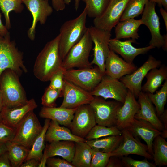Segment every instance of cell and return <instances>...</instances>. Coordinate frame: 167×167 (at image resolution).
<instances>
[{
    "instance_id": "cell-53",
    "label": "cell",
    "mask_w": 167,
    "mask_h": 167,
    "mask_svg": "<svg viewBox=\"0 0 167 167\" xmlns=\"http://www.w3.org/2000/svg\"><path fill=\"white\" fill-rule=\"evenodd\" d=\"M161 4L166 11H167V0H160Z\"/></svg>"
},
{
    "instance_id": "cell-52",
    "label": "cell",
    "mask_w": 167,
    "mask_h": 167,
    "mask_svg": "<svg viewBox=\"0 0 167 167\" xmlns=\"http://www.w3.org/2000/svg\"><path fill=\"white\" fill-rule=\"evenodd\" d=\"M7 151L6 143L0 142V155Z\"/></svg>"
},
{
    "instance_id": "cell-33",
    "label": "cell",
    "mask_w": 167,
    "mask_h": 167,
    "mask_svg": "<svg viewBox=\"0 0 167 167\" xmlns=\"http://www.w3.org/2000/svg\"><path fill=\"white\" fill-rule=\"evenodd\" d=\"M153 159L156 165H167V142L161 135L157 136L153 143Z\"/></svg>"
},
{
    "instance_id": "cell-48",
    "label": "cell",
    "mask_w": 167,
    "mask_h": 167,
    "mask_svg": "<svg viewBox=\"0 0 167 167\" xmlns=\"http://www.w3.org/2000/svg\"><path fill=\"white\" fill-rule=\"evenodd\" d=\"M54 9L57 11H62L66 7V4L62 0H51Z\"/></svg>"
},
{
    "instance_id": "cell-10",
    "label": "cell",
    "mask_w": 167,
    "mask_h": 167,
    "mask_svg": "<svg viewBox=\"0 0 167 167\" xmlns=\"http://www.w3.org/2000/svg\"><path fill=\"white\" fill-rule=\"evenodd\" d=\"M88 31L94 44L93 58L91 62L105 73V62L110 49L109 42L111 36V31L100 29L94 26L88 28Z\"/></svg>"
},
{
    "instance_id": "cell-12",
    "label": "cell",
    "mask_w": 167,
    "mask_h": 167,
    "mask_svg": "<svg viewBox=\"0 0 167 167\" xmlns=\"http://www.w3.org/2000/svg\"><path fill=\"white\" fill-rule=\"evenodd\" d=\"M123 139L118 147L109 153L111 156L121 157L129 154H135L149 160L153 159V156L148 152L147 145L141 143L127 129L122 130Z\"/></svg>"
},
{
    "instance_id": "cell-2",
    "label": "cell",
    "mask_w": 167,
    "mask_h": 167,
    "mask_svg": "<svg viewBox=\"0 0 167 167\" xmlns=\"http://www.w3.org/2000/svg\"><path fill=\"white\" fill-rule=\"evenodd\" d=\"M87 15L84 8L75 18L66 21L60 29L59 49L63 60L71 48L82 39L88 28L86 25Z\"/></svg>"
},
{
    "instance_id": "cell-40",
    "label": "cell",
    "mask_w": 167,
    "mask_h": 167,
    "mask_svg": "<svg viewBox=\"0 0 167 167\" xmlns=\"http://www.w3.org/2000/svg\"><path fill=\"white\" fill-rule=\"evenodd\" d=\"M90 167H106L111 157L109 153L98 151L91 148Z\"/></svg>"
},
{
    "instance_id": "cell-47",
    "label": "cell",
    "mask_w": 167,
    "mask_h": 167,
    "mask_svg": "<svg viewBox=\"0 0 167 167\" xmlns=\"http://www.w3.org/2000/svg\"><path fill=\"white\" fill-rule=\"evenodd\" d=\"M123 166L121 160L117 158V156H111L109 159L106 167H122Z\"/></svg>"
},
{
    "instance_id": "cell-14",
    "label": "cell",
    "mask_w": 167,
    "mask_h": 167,
    "mask_svg": "<svg viewBox=\"0 0 167 167\" xmlns=\"http://www.w3.org/2000/svg\"><path fill=\"white\" fill-rule=\"evenodd\" d=\"M161 62L156 59L152 55H150L147 60L139 68L131 74L121 77L119 80L127 89L137 98L142 92V82L147 73L151 69L159 67Z\"/></svg>"
},
{
    "instance_id": "cell-1",
    "label": "cell",
    "mask_w": 167,
    "mask_h": 167,
    "mask_svg": "<svg viewBox=\"0 0 167 167\" xmlns=\"http://www.w3.org/2000/svg\"><path fill=\"white\" fill-rule=\"evenodd\" d=\"M60 35L47 42L39 53L33 68L35 76L42 82L49 81L62 67V60L59 49Z\"/></svg>"
},
{
    "instance_id": "cell-55",
    "label": "cell",
    "mask_w": 167,
    "mask_h": 167,
    "mask_svg": "<svg viewBox=\"0 0 167 167\" xmlns=\"http://www.w3.org/2000/svg\"><path fill=\"white\" fill-rule=\"evenodd\" d=\"M80 0H74L75 9L76 11H77L79 8Z\"/></svg>"
},
{
    "instance_id": "cell-59",
    "label": "cell",
    "mask_w": 167,
    "mask_h": 167,
    "mask_svg": "<svg viewBox=\"0 0 167 167\" xmlns=\"http://www.w3.org/2000/svg\"><path fill=\"white\" fill-rule=\"evenodd\" d=\"M2 36L0 35V39L2 38Z\"/></svg>"
},
{
    "instance_id": "cell-32",
    "label": "cell",
    "mask_w": 167,
    "mask_h": 167,
    "mask_svg": "<svg viewBox=\"0 0 167 167\" xmlns=\"http://www.w3.org/2000/svg\"><path fill=\"white\" fill-rule=\"evenodd\" d=\"M50 120L48 118L45 119L41 131L36 138L29 149L25 161L33 158L40 161L43 154V151L45 147L46 133Z\"/></svg>"
},
{
    "instance_id": "cell-25",
    "label": "cell",
    "mask_w": 167,
    "mask_h": 167,
    "mask_svg": "<svg viewBox=\"0 0 167 167\" xmlns=\"http://www.w3.org/2000/svg\"><path fill=\"white\" fill-rule=\"evenodd\" d=\"M44 149L43 153L48 158L59 156L71 162L75 152V142L68 140L52 142L47 144Z\"/></svg>"
},
{
    "instance_id": "cell-27",
    "label": "cell",
    "mask_w": 167,
    "mask_h": 167,
    "mask_svg": "<svg viewBox=\"0 0 167 167\" xmlns=\"http://www.w3.org/2000/svg\"><path fill=\"white\" fill-rule=\"evenodd\" d=\"M145 77L147 81L142 87V91L154 93L162 82L167 79V67L162 65L159 68H154L147 73Z\"/></svg>"
},
{
    "instance_id": "cell-18",
    "label": "cell",
    "mask_w": 167,
    "mask_h": 167,
    "mask_svg": "<svg viewBox=\"0 0 167 167\" xmlns=\"http://www.w3.org/2000/svg\"><path fill=\"white\" fill-rule=\"evenodd\" d=\"M135 137H140L147 144L148 152L153 156V143L156 137L161 132L145 120L134 118L126 128Z\"/></svg>"
},
{
    "instance_id": "cell-39",
    "label": "cell",
    "mask_w": 167,
    "mask_h": 167,
    "mask_svg": "<svg viewBox=\"0 0 167 167\" xmlns=\"http://www.w3.org/2000/svg\"><path fill=\"white\" fill-rule=\"evenodd\" d=\"M62 96V91L54 89L48 86L42 97L41 104L45 107H56V100Z\"/></svg>"
},
{
    "instance_id": "cell-3",
    "label": "cell",
    "mask_w": 167,
    "mask_h": 167,
    "mask_svg": "<svg viewBox=\"0 0 167 167\" xmlns=\"http://www.w3.org/2000/svg\"><path fill=\"white\" fill-rule=\"evenodd\" d=\"M19 77L15 72L9 69L4 71L1 75L0 90L3 99V107H16L24 105L28 101Z\"/></svg>"
},
{
    "instance_id": "cell-15",
    "label": "cell",
    "mask_w": 167,
    "mask_h": 167,
    "mask_svg": "<svg viewBox=\"0 0 167 167\" xmlns=\"http://www.w3.org/2000/svg\"><path fill=\"white\" fill-rule=\"evenodd\" d=\"M96 124L94 114L89 104L77 108L69 128L74 135L84 138Z\"/></svg>"
},
{
    "instance_id": "cell-57",
    "label": "cell",
    "mask_w": 167,
    "mask_h": 167,
    "mask_svg": "<svg viewBox=\"0 0 167 167\" xmlns=\"http://www.w3.org/2000/svg\"><path fill=\"white\" fill-rule=\"evenodd\" d=\"M64 2L65 4L67 5H69L71 2V0H62Z\"/></svg>"
},
{
    "instance_id": "cell-28",
    "label": "cell",
    "mask_w": 167,
    "mask_h": 167,
    "mask_svg": "<svg viewBox=\"0 0 167 167\" xmlns=\"http://www.w3.org/2000/svg\"><path fill=\"white\" fill-rule=\"evenodd\" d=\"M142 24L141 19L130 18L120 21L115 26V38L118 40L130 38L138 39L139 36L138 31Z\"/></svg>"
},
{
    "instance_id": "cell-6",
    "label": "cell",
    "mask_w": 167,
    "mask_h": 167,
    "mask_svg": "<svg viewBox=\"0 0 167 167\" xmlns=\"http://www.w3.org/2000/svg\"><path fill=\"white\" fill-rule=\"evenodd\" d=\"M42 128L33 111H31L16 126L15 136L11 142L30 149Z\"/></svg>"
},
{
    "instance_id": "cell-30",
    "label": "cell",
    "mask_w": 167,
    "mask_h": 167,
    "mask_svg": "<svg viewBox=\"0 0 167 167\" xmlns=\"http://www.w3.org/2000/svg\"><path fill=\"white\" fill-rule=\"evenodd\" d=\"M75 142V150L71 163L75 167H90L91 148L85 142Z\"/></svg>"
},
{
    "instance_id": "cell-49",
    "label": "cell",
    "mask_w": 167,
    "mask_h": 167,
    "mask_svg": "<svg viewBox=\"0 0 167 167\" xmlns=\"http://www.w3.org/2000/svg\"><path fill=\"white\" fill-rule=\"evenodd\" d=\"M20 167H38L40 161L35 158H31L25 161Z\"/></svg>"
},
{
    "instance_id": "cell-42",
    "label": "cell",
    "mask_w": 167,
    "mask_h": 167,
    "mask_svg": "<svg viewBox=\"0 0 167 167\" xmlns=\"http://www.w3.org/2000/svg\"><path fill=\"white\" fill-rule=\"evenodd\" d=\"M48 86L51 88L62 91L64 84V69L62 68L51 77Z\"/></svg>"
},
{
    "instance_id": "cell-38",
    "label": "cell",
    "mask_w": 167,
    "mask_h": 167,
    "mask_svg": "<svg viewBox=\"0 0 167 167\" xmlns=\"http://www.w3.org/2000/svg\"><path fill=\"white\" fill-rule=\"evenodd\" d=\"M86 4L87 16L96 18L100 16L107 6L109 0H82Z\"/></svg>"
},
{
    "instance_id": "cell-26",
    "label": "cell",
    "mask_w": 167,
    "mask_h": 167,
    "mask_svg": "<svg viewBox=\"0 0 167 167\" xmlns=\"http://www.w3.org/2000/svg\"><path fill=\"white\" fill-rule=\"evenodd\" d=\"M45 141L68 140L74 142H85L84 138L78 137L71 132L70 129L66 126H61L56 122L51 120L45 135Z\"/></svg>"
},
{
    "instance_id": "cell-21",
    "label": "cell",
    "mask_w": 167,
    "mask_h": 167,
    "mask_svg": "<svg viewBox=\"0 0 167 167\" xmlns=\"http://www.w3.org/2000/svg\"><path fill=\"white\" fill-rule=\"evenodd\" d=\"M135 98L128 90L125 101L117 114L116 126L121 130L126 128L129 125L140 109V105Z\"/></svg>"
},
{
    "instance_id": "cell-11",
    "label": "cell",
    "mask_w": 167,
    "mask_h": 167,
    "mask_svg": "<svg viewBox=\"0 0 167 167\" xmlns=\"http://www.w3.org/2000/svg\"><path fill=\"white\" fill-rule=\"evenodd\" d=\"M128 89L119 79L105 74L101 81L90 92L93 96H100L105 100L113 99L123 103Z\"/></svg>"
},
{
    "instance_id": "cell-17",
    "label": "cell",
    "mask_w": 167,
    "mask_h": 167,
    "mask_svg": "<svg viewBox=\"0 0 167 167\" xmlns=\"http://www.w3.org/2000/svg\"><path fill=\"white\" fill-rule=\"evenodd\" d=\"M27 9L31 13L33 20L32 25L27 32L29 38L34 40L36 28L38 22L44 24L48 17L53 12V9L49 4V0H22Z\"/></svg>"
},
{
    "instance_id": "cell-7",
    "label": "cell",
    "mask_w": 167,
    "mask_h": 167,
    "mask_svg": "<svg viewBox=\"0 0 167 167\" xmlns=\"http://www.w3.org/2000/svg\"><path fill=\"white\" fill-rule=\"evenodd\" d=\"M105 74L97 66L64 70V79L89 92L98 84Z\"/></svg>"
},
{
    "instance_id": "cell-46",
    "label": "cell",
    "mask_w": 167,
    "mask_h": 167,
    "mask_svg": "<svg viewBox=\"0 0 167 167\" xmlns=\"http://www.w3.org/2000/svg\"><path fill=\"white\" fill-rule=\"evenodd\" d=\"M0 167H12L7 151L0 155Z\"/></svg>"
},
{
    "instance_id": "cell-31",
    "label": "cell",
    "mask_w": 167,
    "mask_h": 167,
    "mask_svg": "<svg viewBox=\"0 0 167 167\" xmlns=\"http://www.w3.org/2000/svg\"><path fill=\"white\" fill-rule=\"evenodd\" d=\"M12 167H19L27 158L29 149L20 144L8 142L6 143Z\"/></svg>"
},
{
    "instance_id": "cell-54",
    "label": "cell",
    "mask_w": 167,
    "mask_h": 167,
    "mask_svg": "<svg viewBox=\"0 0 167 167\" xmlns=\"http://www.w3.org/2000/svg\"><path fill=\"white\" fill-rule=\"evenodd\" d=\"M3 107V101L2 95L0 90V112L1 111Z\"/></svg>"
},
{
    "instance_id": "cell-51",
    "label": "cell",
    "mask_w": 167,
    "mask_h": 167,
    "mask_svg": "<svg viewBox=\"0 0 167 167\" xmlns=\"http://www.w3.org/2000/svg\"><path fill=\"white\" fill-rule=\"evenodd\" d=\"M160 11L165 26L166 31H167V11L162 8L160 10Z\"/></svg>"
},
{
    "instance_id": "cell-13",
    "label": "cell",
    "mask_w": 167,
    "mask_h": 167,
    "mask_svg": "<svg viewBox=\"0 0 167 167\" xmlns=\"http://www.w3.org/2000/svg\"><path fill=\"white\" fill-rule=\"evenodd\" d=\"M129 0H109L103 13L94 18V26L100 29L111 31L119 22Z\"/></svg>"
},
{
    "instance_id": "cell-8",
    "label": "cell",
    "mask_w": 167,
    "mask_h": 167,
    "mask_svg": "<svg viewBox=\"0 0 167 167\" xmlns=\"http://www.w3.org/2000/svg\"><path fill=\"white\" fill-rule=\"evenodd\" d=\"M123 104L115 100L106 101L101 97L94 96L89 105L96 124L110 127L116 126L117 113Z\"/></svg>"
},
{
    "instance_id": "cell-16",
    "label": "cell",
    "mask_w": 167,
    "mask_h": 167,
    "mask_svg": "<svg viewBox=\"0 0 167 167\" xmlns=\"http://www.w3.org/2000/svg\"><path fill=\"white\" fill-rule=\"evenodd\" d=\"M62 94L63 99L60 107L69 109L89 104L94 98L90 92L65 79Z\"/></svg>"
},
{
    "instance_id": "cell-24",
    "label": "cell",
    "mask_w": 167,
    "mask_h": 167,
    "mask_svg": "<svg viewBox=\"0 0 167 167\" xmlns=\"http://www.w3.org/2000/svg\"><path fill=\"white\" fill-rule=\"evenodd\" d=\"M77 108L69 109L60 106L58 107L43 106L39 114L41 118L54 121L59 125L69 128Z\"/></svg>"
},
{
    "instance_id": "cell-4",
    "label": "cell",
    "mask_w": 167,
    "mask_h": 167,
    "mask_svg": "<svg viewBox=\"0 0 167 167\" xmlns=\"http://www.w3.org/2000/svg\"><path fill=\"white\" fill-rule=\"evenodd\" d=\"M10 38L9 33L0 39V77L7 69L12 70L19 76L28 71L24 64L23 53Z\"/></svg>"
},
{
    "instance_id": "cell-22",
    "label": "cell",
    "mask_w": 167,
    "mask_h": 167,
    "mask_svg": "<svg viewBox=\"0 0 167 167\" xmlns=\"http://www.w3.org/2000/svg\"><path fill=\"white\" fill-rule=\"evenodd\" d=\"M138 98L140 108L135 115L134 118L147 121L158 130L162 131L164 128L163 124L157 116L155 109L147 93L141 92Z\"/></svg>"
},
{
    "instance_id": "cell-9",
    "label": "cell",
    "mask_w": 167,
    "mask_h": 167,
    "mask_svg": "<svg viewBox=\"0 0 167 167\" xmlns=\"http://www.w3.org/2000/svg\"><path fill=\"white\" fill-rule=\"evenodd\" d=\"M156 3L148 0L145 5L141 19L142 24L145 25L150 32L151 39L149 45L167 50V34L162 35L160 32L159 17L155 10Z\"/></svg>"
},
{
    "instance_id": "cell-36",
    "label": "cell",
    "mask_w": 167,
    "mask_h": 167,
    "mask_svg": "<svg viewBox=\"0 0 167 167\" xmlns=\"http://www.w3.org/2000/svg\"><path fill=\"white\" fill-rule=\"evenodd\" d=\"M122 131L116 126L107 127L96 124L85 137L86 140H91L109 136L122 135Z\"/></svg>"
},
{
    "instance_id": "cell-41",
    "label": "cell",
    "mask_w": 167,
    "mask_h": 167,
    "mask_svg": "<svg viewBox=\"0 0 167 167\" xmlns=\"http://www.w3.org/2000/svg\"><path fill=\"white\" fill-rule=\"evenodd\" d=\"M121 161L123 166L126 167H155V164L148 161L145 158L142 160H136L126 156H122Z\"/></svg>"
},
{
    "instance_id": "cell-29",
    "label": "cell",
    "mask_w": 167,
    "mask_h": 167,
    "mask_svg": "<svg viewBox=\"0 0 167 167\" xmlns=\"http://www.w3.org/2000/svg\"><path fill=\"white\" fill-rule=\"evenodd\" d=\"M123 139L122 135L109 136L91 140L85 142L93 149L106 153H110L119 145Z\"/></svg>"
},
{
    "instance_id": "cell-45",
    "label": "cell",
    "mask_w": 167,
    "mask_h": 167,
    "mask_svg": "<svg viewBox=\"0 0 167 167\" xmlns=\"http://www.w3.org/2000/svg\"><path fill=\"white\" fill-rule=\"evenodd\" d=\"M159 118L161 122H162L163 126V130L161 131V135L164 138L167 137V109L165 110L163 113L160 116Z\"/></svg>"
},
{
    "instance_id": "cell-56",
    "label": "cell",
    "mask_w": 167,
    "mask_h": 167,
    "mask_svg": "<svg viewBox=\"0 0 167 167\" xmlns=\"http://www.w3.org/2000/svg\"><path fill=\"white\" fill-rule=\"evenodd\" d=\"M155 2L156 3H157L159 6H161V4L160 0H148Z\"/></svg>"
},
{
    "instance_id": "cell-50",
    "label": "cell",
    "mask_w": 167,
    "mask_h": 167,
    "mask_svg": "<svg viewBox=\"0 0 167 167\" xmlns=\"http://www.w3.org/2000/svg\"><path fill=\"white\" fill-rule=\"evenodd\" d=\"M9 33L8 30L7 29L5 25L3 24L2 19L1 15L0 13V35L2 37L6 36Z\"/></svg>"
},
{
    "instance_id": "cell-19",
    "label": "cell",
    "mask_w": 167,
    "mask_h": 167,
    "mask_svg": "<svg viewBox=\"0 0 167 167\" xmlns=\"http://www.w3.org/2000/svg\"><path fill=\"white\" fill-rule=\"evenodd\" d=\"M137 69L133 63L127 62L110 50L105 62V74L112 78L119 79L130 74Z\"/></svg>"
},
{
    "instance_id": "cell-35",
    "label": "cell",
    "mask_w": 167,
    "mask_h": 167,
    "mask_svg": "<svg viewBox=\"0 0 167 167\" xmlns=\"http://www.w3.org/2000/svg\"><path fill=\"white\" fill-rule=\"evenodd\" d=\"M148 96L155 107L156 114L159 118L163 113L167 99V79L161 88L155 94L147 93Z\"/></svg>"
},
{
    "instance_id": "cell-5",
    "label": "cell",
    "mask_w": 167,
    "mask_h": 167,
    "mask_svg": "<svg viewBox=\"0 0 167 167\" xmlns=\"http://www.w3.org/2000/svg\"><path fill=\"white\" fill-rule=\"evenodd\" d=\"M92 43L88 28L82 39L71 48L63 60L62 68L66 70L92 67L89 58Z\"/></svg>"
},
{
    "instance_id": "cell-43",
    "label": "cell",
    "mask_w": 167,
    "mask_h": 167,
    "mask_svg": "<svg viewBox=\"0 0 167 167\" xmlns=\"http://www.w3.org/2000/svg\"><path fill=\"white\" fill-rule=\"evenodd\" d=\"M15 128L11 127L2 121L0 122V142L12 141L15 135Z\"/></svg>"
},
{
    "instance_id": "cell-44",
    "label": "cell",
    "mask_w": 167,
    "mask_h": 167,
    "mask_svg": "<svg viewBox=\"0 0 167 167\" xmlns=\"http://www.w3.org/2000/svg\"><path fill=\"white\" fill-rule=\"evenodd\" d=\"M46 164L49 167H75L71 162L59 158L49 157Z\"/></svg>"
},
{
    "instance_id": "cell-37",
    "label": "cell",
    "mask_w": 167,
    "mask_h": 167,
    "mask_svg": "<svg viewBox=\"0 0 167 167\" xmlns=\"http://www.w3.org/2000/svg\"><path fill=\"white\" fill-rule=\"evenodd\" d=\"M148 0H129L120 21L134 18L142 13Z\"/></svg>"
},
{
    "instance_id": "cell-58",
    "label": "cell",
    "mask_w": 167,
    "mask_h": 167,
    "mask_svg": "<svg viewBox=\"0 0 167 167\" xmlns=\"http://www.w3.org/2000/svg\"><path fill=\"white\" fill-rule=\"evenodd\" d=\"M2 121V115L1 113V112H0V122Z\"/></svg>"
},
{
    "instance_id": "cell-23",
    "label": "cell",
    "mask_w": 167,
    "mask_h": 167,
    "mask_svg": "<svg viewBox=\"0 0 167 167\" xmlns=\"http://www.w3.org/2000/svg\"><path fill=\"white\" fill-rule=\"evenodd\" d=\"M37 107L35 101L32 98L21 106L12 108L3 107L1 111L2 122L11 127L15 128L28 113L33 111Z\"/></svg>"
},
{
    "instance_id": "cell-20",
    "label": "cell",
    "mask_w": 167,
    "mask_h": 167,
    "mask_svg": "<svg viewBox=\"0 0 167 167\" xmlns=\"http://www.w3.org/2000/svg\"><path fill=\"white\" fill-rule=\"evenodd\" d=\"M135 42V40L131 39L121 41L120 40L111 38L109 42L110 49L119 54L126 62L133 63L135 58L138 55L146 53L155 48L150 45L140 48L134 47L132 43Z\"/></svg>"
},
{
    "instance_id": "cell-34",
    "label": "cell",
    "mask_w": 167,
    "mask_h": 167,
    "mask_svg": "<svg viewBox=\"0 0 167 167\" xmlns=\"http://www.w3.org/2000/svg\"><path fill=\"white\" fill-rule=\"evenodd\" d=\"M22 0H0V8L4 15L5 26L8 30L11 27L9 13L14 11L20 13L23 10L24 6Z\"/></svg>"
}]
</instances>
